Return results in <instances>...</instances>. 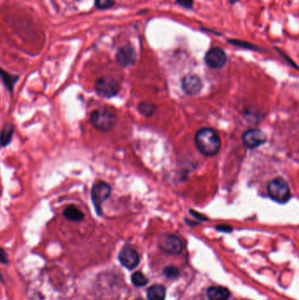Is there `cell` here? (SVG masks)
I'll return each instance as SVG.
<instances>
[{"mask_svg":"<svg viewBox=\"0 0 299 300\" xmlns=\"http://www.w3.org/2000/svg\"><path fill=\"white\" fill-rule=\"evenodd\" d=\"M0 263L7 265L9 263V258H8V254L5 252V250L2 248H0Z\"/></svg>","mask_w":299,"mask_h":300,"instance_id":"23","label":"cell"},{"mask_svg":"<svg viewBox=\"0 0 299 300\" xmlns=\"http://www.w3.org/2000/svg\"><path fill=\"white\" fill-rule=\"evenodd\" d=\"M138 110L145 117H152L157 111V107L150 102H142L139 104Z\"/></svg>","mask_w":299,"mask_h":300,"instance_id":"15","label":"cell"},{"mask_svg":"<svg viewBox=\"0 0 299 300\" xmlns=\"http://www.w3.org/2000/svg\"><path fill=\"white\" fill-rule=\"evenodd\" d=\"M227 62L226 52L220 47H213L206 52L205 63L209 68L213 69H222Z\"/></svg>","mask_w":299,"mask_h":300,"instance_id":"6","label":"cell"},{"mask_svg":"<svg viewBox=\"0 0 299 300\" xmlns=\"http://www.w3.org/2000/svg\"><path fill=\"white\" fill-rule=\"evenodd\" d=\"M0 78L2 79L3 82L6 85V87H7V89H9L10 91L13 90L14 83H16L17 80H18L17 76L11 75L1 68H0Z\"/></svg>","mask_w":299,"mask_h":300,"instance_id":"17","label":"cell"},{"mask_svg":"<svg viewBox=\"0 0 299 300\" xmlns=\"http://www.w3.org/2000/svg\"><path fill=\"white\" fill-rule=\"evenodd\" d=\"M116 60L123 67L132 66L137 60L136 51L131 45L121 47L116 54Z\"/></svg>","mask_w":299,"mask_h":300,"instance_id":"9","label":"cell"},{"mask_svg":"<svg viewBox=\"0 0 299 300\" xmlns=\"http://www.w3.org/2000/svg\"><path fill=\"white\" fill-rule=\"evenodd\" d=\"M217 229H219V230H220V231H225V230H227L228 232H230L232 229L230 228V226H217Z\"/></svg>","mask_w":299,"mask_h":300,"instance_id":"24","label":"cell"},{"mask_svg":"<svg viewBox=\"0 0 299 300\" xmlns=\"http://www.w3.org/2000/svg\"><path fill=\"white\" fill-rule=\"evenodd\" d=\"M63 216L70 221H81L84 218L83 213L79 210V208L73 206V205H70L65 209Z\"/></svg>","mask_w":299,"mask_h":300,"instance_id":"14","label":"cell"},{"mask_svg":"<svg viewBox=\"0 0 299 300\" xmlns=\"http://www.w3.org/2000/svg\"><path fill=\"white\" fill-rule=\"evenodd\" d=\"M119 260L124 267L129 269L135 268L140 263L138 253L128 247L121 250L119 254Z\"/></svg>","mask_w":299,"mask_h":300,"instance_id":"11","label":"cell"},{"mask_svg":"<svg viewBox=\"0 0 299 300\" xmlns=\"http://www.w3.org/2000/svg\"><path fill=\"white\" fill-rule=\"evenodd\" d=\"M182 89L185 94L195 96L202 90V81L197 75H187L182 79Z\"/></svg>","mask_w":299,"mask_h":300,"instance_id":"10","label":"cell"},{"mask_svg":"<svg viewBox=\"0 0 299 300\" xmlns=\"http://www.w3.org/2000/svg\"><path fill=\"white\" fill-rule=\"evenodd\" d=\"M175 3L180 6L186 8V9H192L193 8V0H175Z\"/></svg>","mask_w":299,"mask_h":300,"instance_id":"22","label":"cell"},{"mask_svg":"<svg viewBox=\"0 0 299 300\" xmlns=\"http://www.w3.org/2000/svg\"><path fill=\"white\" fill-rule=\"evenodd\" d=\"M0 281L2 282V283H5V281H4V277L2 276L1 272H0Z\"/></svg>","mask_w":299,"mask_h":300,"instance_id":"26","label":"cell"},{"mask_svg":"<svg viewBox=\"0 0 299 300\" xmlns=\"http://www.w3.org/2000/svg\"><path fill=\"white\" fill-rule=\"evenodd\" d=\"M268 197L279 204H285L291 198L290 186L282 177H276L268 185Z\"/></svg>","mask_w":299,"mask_h":300,"instance_id":"2","label":"cell"},{"mask_svg":"<svg viewBox=\"0 0 299 300\" xmlns=\"http://www.w3.org/2000/svg\"><path fill=\"white\" fill-rule=\"evenodd\" d=\"M110 185L105 182H98L92 187V202L98 215H101L102 205L110 197Z\"/></svg>","mask_w":299,"mask_h":300,"instance_id":"4","label":"cell"},{"mask_svg":"<svg viewBox=\"0 0 299 300\" xmlns=\"http://www.w3.org/2000/svg\"><path fill=\"white\" fill-rule=\"evenodd\" d=\"M228 43H230L234 46L240 47H243V48H248V49H251V50H262L260 49V47L251 44L249 42H243V41H239V40H228Z\"/></svg>","mask_w":299,"mask_h":300,"instance_id":"19","label":"cell"},{"mask_svg":"<svg viewBox=\"0 0 299 300\" xmlns=\"http://www.w3.org/2000/svg\"><path fill=\"white\" fill-rule=\"evenodd\" d=\"M14 131V127L12 125L6 126L2 129V132L0 134V145L2 147H5L10 143L11 140L13 138Z\"/></svg>","mask_w":299,"mask_h":300,"instance_id":"16","label":"cell"},{"mask_svg":"<svg viewBox=\"0 0 299 300\" xmlns=\"http://www.w3.org/2000/svg\"><path fill=\"white\" fill-rule=\"evenodd\" d=\"M95 89L97 93L102 97H114L119 93L120 85L115 79L109 77H105L97 80Z\"/></svg>","mask_w":299,"mask_h":300,"instance_id":"7","label":"cell"},{"mask_svg":"<svg viewBox=\"0 0 299 300\" xmlns=\"http://www.w3.org/2000/svg\"><path fill=\"white\" fill-rule=\"evenodd\" d=\"M147 296L148 300H164L166 296L165 288L159 284L153 285L147 290Z\"/></svg>","mask_w":299,"mask_h":300,"instance_id":"13","label":"cell"},{"mask_svg":"<svg viewBox=\"0 0 299 300\" xmlns=\"http://www.w3.org/2000/svg\"><path fill=\"white\" fill-rule=\"evenodd\" d=\"M163 273H164L166 277L171 278V279L178 277L180 274L179 269L176 268V267H174V266H168V267H166L163 269Z\"/></svg>","mask_w":299,"mask_h":300,"instance_id":"21","label":"cell"},{"mask_svg":"<svg viewBox=\"0 0 299 300\" xmlns=\"http://www.w3.org/2000/svg\"><path fill=\"white\" fill-rule=\"evenodd\" d=\"M241 139L245 147L253 149L265 144L267 141V136L262 130L249 129L242 134Z\"/></svg>","mask_w":299,"mask_h":300,"instance_id":"8","label":"cell"},{"mask_svg":"<svg viewBox=\"0 0 299 300\" xmlns=\"http://www.w3.org/2000/svg\"><path fill=\"white\" fill-rule=\"evenodd\" d=\"M195 144L205 157H214L220 151L221 141L215 130L204 127L195 135Z\"/></svg>","mask_w":299,"mask_h":300,"instance_id":"1","label":"cell"},{"mask_svg":"<svg viewBox=\"0 0 299 300\" xmlns=\"http://www.w3.org/2000/svg\"><path fill=\"white\" fill-rule=\"evenodd\" d=\"M91 121L97 130L108 132L117 124V116L113 111L106 108H101L93 111L91 116Z\"/></svg>","mask_w":299,"mask_h":300,"instance_id":"3","label":"cell"},{"mask_svg":"<svg viewBox=\"0 0 299 300\" xmlns=\"http://www.w3.org/2000/svg\"><path fill=\"white\" fill-rule=\"evenodd\" d=\"M142 300V299H140V300Z\"/></svg>","mask_w":299,"mask_h":300,"instance_id":"27","label":"cell"},{"mask_svg":"<svg viewBox=\"0 0 299 300\" xmlns=\"http://www.w3.org/2000/svg\"><path fill=\"white\" fill-rule=\"evenodd\" d=\"M159 247L167 254H178L184 250V243L177 236L165 234L159 239Z\"/></svg>","mask_w":299,"mask_h":300,"instance_id":"5","label":"cell"},{"mask_svg":"<svg viewBox=\"0 0 299 300\" xmlns=\"http://www.w3.org/2000/svg\"><path fill=\"white\" fill-rule=\"evenodd\" d=\"M239 0H229L231 5H235L237 2H239Z\"/></svg>","mask_w":299,"mask_h":300,"instance_id":"25","label":"cell"},{"mask_svg":"<svg viewBox=\"0 0 299 300\" xmlns=\"http://www.w3.org/2000/svg\"><path fill=\"white\" fill-rule=\"evenodd\" d=\"M115 4L114 0H95V5L97 9L106 10L112 7Z\"/></svg>","mask_w":299,"mask_h":300,"instance_id":"20","label":"cell"},{"mask_svg":"<svg viewBox=\"0 0 299 300\" xmlns=\"http://www.w3.org/2000/svg\"><path fill=\"white\" fill-rule=\"evenodd\" d=\"M230 297V292L225 287L212 286L207 290L209 300H227Z\"/></svg>","mask_w":299,"mask_h":300,"instance_id":"12","label":"cell"},{"mask_svg":"<svg viewBox=\"0 0 299 300\" xmlns=\"http://www.w3.org/2000/svg\"><path fill=\"white\" fill-rule=\"evenodd\" d=\"M132 282L135 286L142 287L147 285L148 280L142 273L137 271L132 275Z\"/></svg>","mask_w":299,"mask_h":300,"instance_id":"18","label":"cell"}]
</instances>
